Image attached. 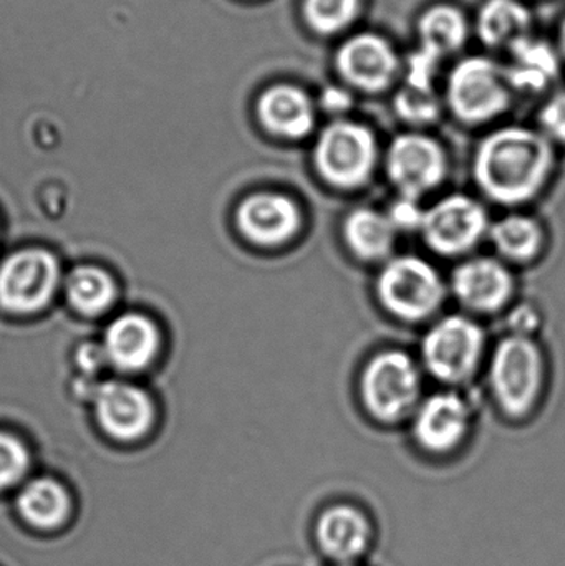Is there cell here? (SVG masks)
Instances as JSON below:
<instances>
[{
  "mask_svg": "<svg viewBox=\"0 0 565 566\" xmlns=\"http://www.w3.org/2000/svg\"><path fill=\"white\" fill-rule=\"evenodd\" d=\"M70 303L79 312L96 315L108 308L115 300V283L106 272L95 268H80L66 282Z\"/></svg>",
  "mask_w": 565,
  "mask_h": 566,
  "instance_id": "obj_25",
  "label": "cell"
},
{
  "mask_svg": "<svg viewBox=\"0 0 565 566\" xmlns=\"http://www.w3.org/2000/svg\"><path fill=\"white\" fill-rule=\"evenodd\" d=\"M314 538L321 554L335 566L355 565L370 551L374 525L355 505H328L317 515Z\"/></svg>",
  "mask_w": 565,
  "mask_h": 566,
  "instance_id": "obj_15",
  "label": "cell"
},
{
  "mask_svg": "<svg viewBox=\"0 0 565 566\" xmlns=\"http://www.w3.org/2000/svg\"><path fill=\"white\" fill-rule=\"evenodd\" d=\"M491 244L503 262L530 264L543 254L546 245L544 226L533 216L508 214L490 228Z\"/></svg>",
  "mask_w": 565,
  "mask_h": 566,
  "instance_id": "obj_21",
  "label": "cell"
},
{
  "mask_svg": "<svg viewBox=\"0 0 565 566\" xmlns=\"http://www.w3.org/2000/svg\"><path fill=\"white\" fill-rule=\"evenodd\" d=\"M510 325L514 335L533 336L540 326V315L533 306H521L511 316Z\"/></svg>",
  "mask_w": 565,
  "mask_h": 566,
  "instance_id": "obj_32",
  "label": "cell"
},
{
  "mask_svg": "<svg viewBox=\"0 0 565 566\" xmlns=\"http://www.w3.org/2000/svg\"><path fill=\"white\" fill-rule=\"evenodd\" d=\"M421 386L418 363L401 349H385L362 369L360 399L372 418L394 424L417 411Z\"/></svg>",
  "mask_w": 565,
  "mask_h": 566,
  "instance_id": "obj_3",
  "label": "cell"
},
{
  "mask_svg": "<svg viewBox=\"0 0 565 566\" xmlns=\"http://www.w3.org/2000/svg\"><path fill=\"white\" fill-rule=\"evenodd\" d=\"M510 53L511 62L503 69L511 90L543 92L559 75V50L544 40L526 36L511 46Z\"/></svg>",
  "mask_w": 565,
  "mask_h": 566,
  "instance_id": "obj_19",
  "label": "cell"
},
{
  "mask_svg": "<svg viewBox=\"0 0 565 566\" xmlns=\"http://www.w3.org/2000/svg\"><path fill=\"white\" fill-rule=\"evenodd\" d=\"M531 15L520 0H486L478 13L480 39L491 49H508L531 35Z\"/></svg>",
  "mask_w": 565,
  "mask_h": 566,
  "instance_id": "obj_22",
  "label": "cell"
},
{
  "mask_svg": "<svg viewBox=\"0 0 565 566\" xmlns=\"http://www.w3.org/2000/svg\"><path fill=\"white\" fill-rule=\"evenodd\" d=\"M375 292L390 315L407 323L431 318L447 298V286L437 269L417 255L388 259Z\"/></svg>",
  "mask_w": 565,
  "mask_h": 566,
  "instance_id": "obj_5",
  "label": "cell"
},
{
  "mask_svg": "<svg viewBox=\"0 0 565 566\" xmlns=\"http://www.w3.org/2000/svg\"><path fill=\"white\" fill-rule=\"evenodd\" d=\"M341 566H355V565H341Z\"/></svg>",
  "mask_w": 565,
  "mask_h": 566,
  "instance_id": "obj_34",
  "label": "cell"
},
{
  "mask_svg": "<svg viewBox=\"0 0 565 566\" xmlns=\"http://www.w3.org/2000/svg\"><path fill=\"white\" fill-rule=\"evenodd\" d=\"M467 17L450 3L430 7L418 20V49L437 56L438 60L458 52L467 42Z\"/></svg>",
  "mask_w": 565,
  "mask_h": 566,
  "instance_id": "obj_23",
  "label": "cell"
},
{
  "mask_svg": "<svg viewBox=\"0 0 565 566\" xmlns=\"http://www.w3.org/2000/svg\"><path fill=\"white\" fill-rule=\"evenodd\" d=\"M540 132L550 142L565 145V90L554 93L540 112Z\"/></svg>",
  "mask_w": 565,
  "mask_h": 566,
  "instance_id": "obj_30",
  "label": "cell"
},
{
  "mask_svg": "<svg viewBox=\"0 0 565 566\" xmlns=\"http://www.w3.org/2000/svg\"><path fill=\"white\" fill-rule=\"evenodd\" d=\"M20 517L36 528H55L69 515L70 501L65 489L52 479L29 482L17 497Z\"/></svg>",
  "mask_w": 565,
  "mask_h": 566,
  "instance_id": "obj_24",
  "label": "cell"
},
{
  "mask_svg": "<svg viewBox=\"0 0 565 566\" xmlns=\"http://www.w3.org/2000/svg\"><path fill=\"white\" fill-rule=\"evenodd\" d=\"M259 122L269 135L285 142H299L311 135L317 119V106L305 90L291 83H275L259 96Z\"/></svg>",
  "mask_w": 565,
  "mask_h": 566,
  "instance_id": "obj_16",
  "label": "cell"
},
{
  "mask_svg": "<svg viewBox=\"0 0 565 566\" xmlns=\"http://www.w3.org/2000/svg\"><path fill=\"white\" fill-rule=\"evenodd\" d=\"M352 105H354V98L345 86H325L322 90L321 98H318V106L328 115L337 116V119H341L342 115L352 108Z\"/></svg>",
  "mask_w": 565,
  "mask_h": 566,
  "instance_id": "obj_31",
  "label": "cell"
},
{
  "mask_svg": "<svg viewBox=\"0 0 565 566\" xmlns=\"http://www.w3.org/2000/svg\"><path fill=\"white\" fill-rule=\"evenodd\" d=\"M511 102L503 66L486 56L461 60L448 76L447 103L467 125H483L506 112Z\"/></svg>",
  "mask_w": 565,
  "mask_h": 566,
  "instance_id": "obj_7",
  "label": "cell"
},
{
  "mask_svg": "<svg viewBox=\"0 0 565 566\" xmlns=\"http://www.w3.org/2000/svg\"><path fill=\"white\" fill-rule=\"evenodd\" d=\"M425 212L427 209L421 208L420 199L398 195L385 214L390 219L397 234H414V232H421Z\"/></svg>",
  "mask_w": 565,
  "mask_h": 566,
  "instance_id": "obj_29",
  "label": "cell"
},
{
  "mask_svg": "<svg viewBox=\"0 0 565 566\" xmlns=\"http://www.w3.org/2000/svg\"><path fill=\"white\" fill-rule=\"evenodd\" d=\"M156 326L146 316L126 313L106 329L105 356L125 371L145 368L158 352Z\"/></svg>",
  "mask_w": 565,
  "mask_h": 566,
  "instance_id": "obj_18",
  "label": "cell"
},
{
  "mask_svg": "<svg viewBox=\"0 0 565 566\" xmlns=\"http://www.w3.org/2000/svg\"><path fill=\"white\" fill-rule=\"evenodd\" d=\"M59 275V264L49 252H17L0 268V305L13 313L43 308L55 292Z\"/></svg>",
  "mask_w": 565,
  "mask_h": 566,
  "instance_id": "obj_10",
  "label": "cell"
},
{
  "mask_svg": "<svg viewBox=\"0 0 565 566\" xmlns=\"http://www.w3.org/2000/svg\"><path fill=\"white\" fill-rule=\"evenodd\" d=\"M362 0H304L302 15L318 35H334L348 29L360 13Z\"/></svg>",
  "mask_w": 565,
  "mask_h": 566,
  "instance_id": "obj_27",
  "label": "cell"
},
{
  "mask_svg": "<svg viewBox=\"0 0 565 566\" xmlns=\"http://www.w3.org/2000/svg\"><path fill=\"white\" fill-rule=\"evenodd\" d=\"M385 168L398 195L421 199L443 185L448 175L447 153L431 136L404 133L388 146Z\"/></svg>",
  "mask_w": 565,
  "mask_h": 566,
  "instance_id": "obj_9",
  "label": "cell"
},
{
  "mask_svg": "<svg viewBox=\"0 0 565 566\" xmlns=\"http://www.w3.org/2000/svg\"><path fill=\"white\" fill-rule=\"evenodd\" d=\"M546 356L533 336L508 335L494 346L490 388L498 408L511 419H523L543 398Z\"/></svg>",
  "mask_w": 565,
  "mask_h": 566,
  "instance_id": "obj_2",
  "label": "cell"
},
{
  "mask_svg": "<svg viewBox=\"0 0 565 566\" xmlns=\"http://www.w3.org/2000/svg\"><path fill=\"white\" fill-rule=\"evenodd\" d=\"M29 465V454L19 439L0 432V491L20 481Z\"/></svg>",
  "mask_w": 565,
  "mask_h": 566,
  "instance_id": "obj_28",
  "label": "cell"
},
{
  "mask_svg": "<svg viewBox=\"0 0 565 566\" xmlns=\"http://www.w3.org/2000/svg\"><path fill=\"white\" fill-rule=\"evenodd\" d=\"M395 113L415 128L433 125L441 113L440 96L435 85L405 82L394 99Z\"/></svg>",
  "mask_w": 565,
  "mask_h": 566,
  "instance_id": "obj_26",
  "label": "cell"
},
{
  "mask_svg": "<svg viewBox=\"0 0 565 566\" xmlns=\"http://www.w3.org/2000/svg\"><path fill=\"white\" fill-rule=\"evenodd\" d=\"M378 159L374 132L362 123L334 119L318 135L314 166L332 188L354 191L370 181Z\"/></svg>",
  "mask_w": 565,
  "mask_h": 566,
  "instance_id": "obj_4",
  "label": "cell"
},
{
  "mask_svg": "<svg viewBox=\"0 0 565 566\" xmlns=\"http://www.w3.org/2000/svg\"><path fill=\"white\" fill-rule=\"evenodd\" d=\"M557 50H559L561 59L565 60V17L559 27V40H557Z\"/></svg>",
  "mask_w": 565,
  "mask_h": 566,
  "instance_id": "obj_33",
  "label": "cell"
},
{
  "mask_svg": "<svg viewBox=\"0 0 565 566\" xmlns=\"http://www.w3.org/2000/svg\"><path fill=\"white\" fill-rule=\"evenodd\" d=\"M516 290L513 272L496 258H470L451 275V292L468 312L491 315L501 312Z\"/></svg>",
  "mask_w": 565,
  "mask_h": 566,
  "instance_id": "obj_14",
  "label": "cell"
},
{
  "mask_svg": "<svg viewBox=\"0 0 565 566\" xmlns=\"http://www.w3.org/2000/svg\"><path fill=\"white\" fill-rule=\"evenodd\" d=\"M342 232L348 251L364 262H387L398 235L385 212L367 206L348 212Z\"/></svg>",
  "mask_w": 565,
  "mask_h": 566,
  "instance_id": "obj_20",
  "label": "cell"
},
{
  "mask_svg": "<svg viewBox=\"0 0 565 566\" xmlns=\"http://www.w3.org/2000/svg\"><path fill=\"white\" fill-rule=\"evenodd\" d=\"M490 216L467 195L444 196L425 212L421 235L431 251L444 258H461L490 234Z\"/></svg>",
  "mask_w": 565,
  "mask_h": 566,
  "instance_id": "obj_8",
  "label": "cell"
},
{
  "mask_svg": "<svg viewBox=\"0 0 565 566\" xmlns=\"http://www.w3.org/2000/svg\"><path fill=\"white\" fill-rule=\"evenodd\" d=\"M470 402L457 391H441L421 399L414 412V439L430 454H448L467 439L471 428Z\"/></svg>",
  "mask_w": 565,
  "mask_h": 566,
  "instance_id": "obj_13",
  "label": "cell"
},
{
  "mask_svg": "<svg viewBox=\"0 0 565 566\" xmlns=\"http://www.w3.org/2000/svg\"><path fill=\"white\" fill-rule=\"evenodd\" d=\"M556 169V151L540 129L506 126L490 133L474 153L478 188L501 206H521L546 189Z\"/></svg>",
  "mask_w": 565,
  "mask_h": 566,
  "instance_id": "obj_1",
  "label": "cell"
},
{
  "mask_svg": "<svg viewBox=\"0 0 565 566\" xmlns=\"http://www.w3.org/2000/svg\"><path fill=\"white\" fill-rule=\"evenodd\" d=\"M95 408L102 428L119 441L142 438L155 416L148 395L126 382L102 386L96 392Z\"/></svg>",
  "mask_w": 565,
  "mask_h": 566,
  "instance_id": "obj_17",
  "label": "cell"
},
{
  "mask_svg": "<svg viewBox=\"0 0 565 566\" xmlns=\"http://www.w3.org/2000/svg\"><path fill=\"white\" fill-rule=\"evenodd\" d=\"M486 335L467 315H448L430 326L421 342L423 366L444 385H463L473 378L483 359Z\"/></svg>",
  "mask_w": 565,
  "mask_h": 566,
  "instance_id": "obj_6",
  "label": "cell"
},
{
  "mask_svg": "<svg viewBox=\"0 0 565 566\" xmlns=\"http://www.w3.org/2000/svg\"><path fill=\"white\" fill-rule=\"evenodd\" d=\"M335 69L348 86L367 93L387 90L400 72V59L385 36L357 33L335 53Z\"/></svg>",
  "mask_w": 565,
  "mask_h": 566,
  "instance_id": "obj_12",
  "label": "cell"
},
{
  "mask_svg": "<svg viewBox=\"0 0 565 566\" xmlns=\"http://www.w3.org/2000/svg\"><path fill=\"white\" fill-rule=\"evenodd\" d=\"M236 224L242 238L258 248H282L304 226L301 206L289 195L261 191L248 196L236 212Z\"/></svg>",
  "mask_w": 565,
  "mask_h": 566,
  "instance_id": "obj_11",
  "label": "cell"
}]
</instances>
